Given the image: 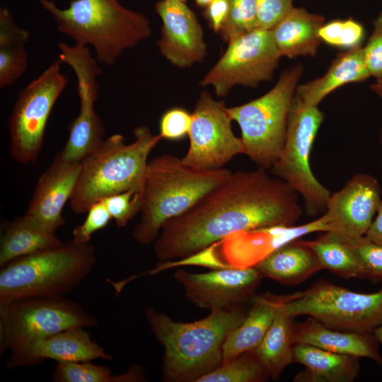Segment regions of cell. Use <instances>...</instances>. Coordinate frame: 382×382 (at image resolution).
<instances>
[{
	"label": "cell",
	"instance_id": "cell-44",
	"mask_svg": "<svg viewBox=\"0 0 382 382\" xmlns=\"http://www.w3.org/2000/svg\"><path fill=\"white\" fill-rule=\"evenodd\" d=\"M212 0H195L197 5L199 7L204 8Z\"/></svg>",
	"mask_w": 382,
	"mask_h": 382
},
{
	"label": "cell",
	"instance_id": "cell-15",
	"mask_svg": "<svg viewBox=\"0 0 382 382\" xmlns=\"http://www.w3.org/2000/svg\"><path fill=\"white\" fill-rule=\"evenodd\" d=\"M187 299L195 306L210 311L232 309L253 297L262 274L255 267L221 268L205 273L176 271Z\"/></svg>",
	"mask_w": 382,
	"mask_h": 382
},
{
	"label": "cell",
	"instance_id": "cell-24",
	"mask_svg": "<svg viewBox=\"0 0 382 382\" xmlns=\"http://www.w3.org/2000/svg\"><path fill=\"white\" fill-rule=\"evenodd\" d=\"M254 267L263 277L288 285L300 284L323 270L315 253L300 239L277 248Z\"/></svg>",
	"mask_w": 382,
	"mask_h": 382
},
{
	"label": "cell",
	"instance_id": "cell-17",
	"mask_svg": "<svg viewBox=\"0 0 382 382\" xmlns=\"http://www.w3.org/2000/svg\"><path fill=\"white\" fill-rule=\"evenodd\" d=\"M155 11L162 25L157 45L161 54L173 66L190 67L207 54L203 30L186 2L160 0Z\"/></svg>",
	"mask_w": 382,
	"mask_h": 382
},
{
	"label": "cell",
	"instance_id": "cell-30",
	"mask_svg": "<svg viewBox=\"0 0 382 382\" xmlns=\"http://www.w3.org/2000/svg\"><path fill=\"white\" fill-rule=\"evenodd\" d=\"M52 380L54 382H135L144 381L143 369L133 366L124 374L113 375L105 366L86 361H59L56 363Z\"/></svg>",
	"mask_w": 382,
	"mask_h": 382
},
{
	"label": "cell",
	"instance_id": "cell-28",
	"mask_svg": "<svg viewBox=\"0 0 382 382\" xmlns=\"http://www.w3.org/2000/svg\"><path fill=\"white\" fill-rule=\"evenodd\" d=\"M29 32L20 28L10 10L0 8V88L11 86L23 74L28 67L25 45Z\"/></svg>",
	"mask_w": 382,
	"mask_h": 382
},
{
	"label": "cell",
	"instance_id": "cell-22",
	"mask_svg": "<svg viewBox=\"0 0 382 382\" xmlns=\"http://www.w3.org/2000/svg\"><path fill=\"white\" fill-rule=\"evenodd\" d=\"M325 22L319 14L293 7L270 30L281 57H316L320 43L319 30Z\"/></svg>",
	"mask_w": 382,
	"mask_h": 382
},
{
	"label": "cell",
	"instance_id": "cell-5",
	"mask_svg": "<svg viewBox=\"0 0 382 382\" xmlns=\"http://www.w3.org/2000/svg\"><path fill=\"white\" fill-rule=\"evenodd\" d=\"M134 140L127 144L115 134L81 163L74 193L69 200L76 214L86 213L94 202L133 188H141L151 151L161 141L147 126L134 129Z\"/></svg>",
	"mask_w": 382,
	"mask_h": 382
},
{
	"label": "cell",
	"instance_id": "cell-13",
	"mask_svg": "<svg viewBox=\"0 0 382 382\" xmlns=\"http://www.w3.org/2000/svg\"><path fill=\"white\" fill-rule=\"evenodd\" d=\"M224 54L199 82L218 97L235 86L256 88L273 77L279 55L270 30L257 28L228 43Z\"/></svg>",
	"mask_w": 382,
	"mask_h": 382
},
{
	"label": "cell",
	"instance_id": "cell-32",
	"mask_svg": "<svg viewBox=\"0 0 382 382\" xmlns=\"http://www.w3.org/2000/svg\"><path fill=\"white\" fill-rule=\"evenodd\" d=\"M228 13L220 33L226 42L259 28L256 0H228Z\"/></svg>",
	"mask_w": 382,
	"mask_h": 382
},
{
	"label": "cell",
	"instance_id": "cell-7",
	"mask_svg": "<svg viewBox=\"0 0 382 382\" xmlns=\"http://www.w3.org/2000/svg\"><path fill=\"white\" fill-rule=\"evenodd\" d=\"M304 68L297 64L282 72L276 84L263 96L227 108L241 131L244 154L257 165L272 168L283 149L289 112Z\"/></svg>",
	"mask_w": 382,
	"mask_h": 382
},
{
	"label": "cell",
	"instance_id": "cell-39",
	"mask_svg": "<svg viewBox=\"0 0 382 382\" xmlns=\"http://www.w3.org/2000/svg\"><path fill=\"white\" fill-rule=\"evenodd\" d=\"M294 0H256L259 28L270 30L294 7Z\"/></svg>",
	"mask_w": 382,
	"mask_h": 382
},
{
	"label": "cell",
	"instance_id": "cell-4",
	"mask_svg": "<svg viewBox=\"0 0 382 382\" xmlns=\"http://www.w3.org/2000/svg\"><path fill=\"white\" fill-rule=\"evenodd\" d=\"M40 3L61 33L75 43L92 46L97 61L108 66L152 33L144 14L124 7L117 0H71L66 8L50 0Z\"/></svg>",
	"mask_w": 382,
	"mask_h": 382
},
{
	"label": "cell",
	"instance_id": "cell-20",
	"mask_svg": "<svg viewBox=\"0 0 382 382\" xmlns=\"http://www.w3.org/2000/svg\"><path fill=\"white\" fill-rule=\"evenodd\" d=\"M293 341L335 353L368 358L382 366L379 343L371 333L332 329L308 317L303 322L294 323Z\"/></svg>",
	"mask_w": 382,
	"mask_h": 382
},
{
	"label": "cell",
	"instance_id": "cell-37",
	"mask_svg": "<svg viewBox=\"0 0 382 382\" xmlns=\"http://www.w3.org/2000/svg\"><path fill=\"white\" fill-rule=\"evenodd\" d=\"M192 120V113L183 108L169 109L161 116L158 134L161 139H180L188 134Z\"/></svg>",
	"mask_w": 382,
	"mask_h": 382
},
{
	"label": "cell",
	"instance_id": "cell-6",
	"mask_svg": "<svg viewBox=\"0 0 382 382\" xmlns=\"http://www.w3.org/2000/svg\"><path fill=\"white\" fill-rule=\"evenodd\" d=\"M96 262L94 246L73 239L13 260L1 267L0 305L29 297H64L90 274Z\"/></svg>",
	"mask_w": 382,
	"mask_h": 382
},
{
	"label": "cell",
	"instance_id": "cell-29",
	"mask_svg": "<svg viewBox=\"0 0 382 382\" xmlns=\"http://www.w3.org/2000/svg\"><path fill=\"white\" fill-rule=\"evenodd\" d=\"M301 241L315 253L323 269L345 279H365L359 259L346 243L333 234L326 232L319 238Z\"/></svg>",
	"mask_w": 382,
	"mask_h": 382
},
{
	"label": "cell",
	"instance_id": "cell-27",
	"mask_svg": "<svg viewBox=\"0 0 382 382\" xmlns=\"http://www.w3.org/2000/svg\"><path fill=\"white\" fill-rule=\"evenodd\" d=\"M293 361L306 366L318 382H352L360 372L358 357L306 344L294 345Z\"/></svg>",
	"mask_w": 382,
	"mask_h": 382
},
{
	"label": "cell",
	"instance_id": "cell-8",
	"mask_svg": "<svg viewBox=\"0 0 382 382\" xmlns=\"http://www.w3.org/2000/svg\"><path fill=\"white\" fill-rule=\"evenodd\" d=\"M283 306L292 318L307 316L332 329L373 334L382 325V287L359 293L320 279Z\"/></svg>",
	"mask_w": 382,
	"mask_h": 382
},
{
	"label": "cell",
	"instance_id": "cell-26",
	"mask_svg": "<svg viewBox=\"0 0 382 382\" xmlns=\"http://www.w3.org/2000/svg\"><path fill=\"white\" fill-rule=\"evenodd\" d=\"M284 303L278 308L262 342L251 351L273 380H277L284 369L294 362V323L284 309Z\"/></svg>",
	"mask_w": 382,
	"mask_h": 382
},
{
	"label": "cell",
	"instance_id": "cell-11",
	"mask_svg": "<svg viewBox=\"0 0 382 382\" xmlns=\"http://www.w3.org/2000/svg\"><path fill=\"white\" fill-rule=\"evenodd\" d=\"M62 64L58 58L18 93L8 131L10 154L20 164L35 162L41 151L51 111L68 83Z\"/></svg>",
	"mask_w": 382,
	"mask_h": 382
},
{
	"label": "cell",
	"instance_id": "cell-43",
	"mask_svg": "<svg viewBox=\"0 0 382 382\" xmlns=\"http://www.w3.org/2000/svg\"><path fill=\"white\" fill-rule=\"evenodd\" d=\"M373 335L376 337L378 342L382 345V325L374 330Z\"/></svg>",
	"mask_w": 382,
	"mask_h": 382
},
{
	"label": "cell",
	"instance_id": "cell-31",
	"mask_svg": "<svg viewBox=\"0 0 382 382\" xmlns=\"http://www.w3.org/2000/svg\"><path fill=\"white\" fill-rule=\"evenodd\" d=\"M268 378L265 369L250 351L221 363L197 382H262Z\"/></svg>",
	"mask_w": 382,
	"mask_h": 382
},
{
	"label": "cell",
	"instance_id": "cell-45",
	"mask_svg": "<svg viewBox=\"0 0 382 382\" xmlns=\"http://www.w3.org/2000/svg\"><path fill=\"white\" fill-rule=\"evenodd\" d=\"M178 1H184V2L187 1V0H178Z\"/></svg>",
	"mask_w": 382,
	"mask_h": 382
},
{
	"label": "cell",
	"instance_id": "cell-23",
	"mask_svg": "<svg viewBox=\"0 0 382 382\" xmlns=\"http://www.w3.org/2000/svg\"><path fill=\"white\" fill-rule=\"evenodd\" d=\"M371 77L366 67L361 45L339 53L324 75L299 84L295 96L310 106H318L330 93L353 83L365 81Z\"/></svg>",
	"mask_w": 382,
	"mask_h": 382
},
{
	"label": "cell",
	"instance_id": "cell-10",
	"mask_svg": "<svg viewBox=\"0 0 382 382\" xmlns=\"http://www.w3.org/2000/svg\"><path fill=\"white\" fill-rule=\"evenodd\" d=\"M324 115L318 106H310L296 96L289 112L283 149L272 173L299 195L310 216L325 213L331 192L314 176L310 156Z\"/></svg>",
	"mask_w": 382,
	"mask_h": 382
},
{
	"label": "cell",
	"instance_id": "cell-40",
	"mask_svg": "<svg viewBox=\"0 0 382 382\" xmlns=\"http://www.w3.org/2000/svg\"><path fill=\"white\" fill-rule=\"evenodd\" d=\"M228 0H212L204 8L203 15L214 32L220 33L228 13Z\"/></svg>",
	"mask_w": 382,
	"mask_h": 382
},
{
	"label": "cell",
	"instance_id": "cell-21",
	"mask_svg": "<svg viewBox=\"0 0 382 382\" xmlns=\"http://www.w3.org/2000/svg\"><path fill=\"white\" fill-rule=\"evenodd\" d=\"M300 291L284 295L265 293L252 298V306L242 323L226 336L222 347V363L255 349L270 328L278 308L296 297Z\"/></svg>",
	"mask_w": 382,
	"mask_h": 382
},
{
	"label": "cell",
	"instance_id": "cell-3",
	"mask_svg": "<svg viewBox=\"0 0 382 382\" xmlns=\"http://www.w3.org/2000/svg\"><path fill=\"white\" fill-rule=\"evenodd\" d=\"M231 173L225 168L195 169L170 154L153 158L144 175L141 219L132 231L133 238L141 245L154 243L168 220L187 212Z\"/></svg>",
	"mask_w": 382,
	"mask_h": 382
},
{
	"label": "cell",
	"instance_id": "cell-1",
	"mask_svg": "<svg viewBox=\"0 0 382 382\" xmlns=\"http://www.w3.org/2000/svg\"><path fill=\"white\" fill-rule=\"evenodd\" d=\"M299 195L267 170L237 171L182 214L168 220L154 243L161 261L190 257L228 236L295 226Z\"/></svg>",
	"mask_w": 382,
	"mask_h": 382
},
{
	"label": "cell",
	"instance_id": "cell-38",
	"mask_svg": "<svg viewBox=\"0 0 382 382\" xmlns=\"http://www.w3.org/2000/svg\"><path fill=\"white\" fill-rule=\"evenodd\" d=\"M373 29L363 53L371 76L382 79V11L374 19Z\"/></svg>",
	"mask_w": 382,
	"mask_h": 382
},
{
	"label": "cell",
	"instance_id": "cell-14",
	"mask_svg": "<svg viewBox=\"0 0 382 382\" xmlns=\"http://www.w3.org/2000/svg\"><path fill=\"white\" fill-rule=\"evenodd\" d=\"M188 132L189 147L183 161L193 168L210 170L224 168L234 156L244 154L241 138L231 127L233 121L222 101L207 91L201 93Z\"/></svg>",
	"mask_w": 382,
	"mask_h": 382
},
{
	"label": "cell",
	"instance_id": "cell-25",
	"mask_svg": "<svg viewBox=\"0 0 382 382\" xmlns=\"http://www.w3.org/2000/svg\"><path fill=\"white\" fill-rule=\"evenodd\" d=\"M52 233L23 214L4 225L0 241V267L19 257L59 245Z\"/></svg>",
	"mask_w": 382,
	"mask_h": 382
},
{
	"label": "cell",
	"instance_id": "cell-19",
	"mask_svg": "<svg viewBox=\"0 0 382 382\" xmlns=\"http://www.w3.org/2000/svg\"><path fill=\"white\" fill-rule=\"evenodd\" d=\"M80 167L55 157L39 177L24 214L56 233L65 223L62 210L74 193Z\"/></svg>",
	"mask_w": 382,
	"mask_h": 382
},
{
	"label": "cell",
	"instance_id": "cell-42",
	"mask_svg": "<svg viewBox=\"0 0 382 382\" xmlns=\"http://www.w3.org/2000/svg\"><path fill=\"white\" fill-rule=\"evenodd\" d=\"M369 88L382 101V79H375V81L370 84ZM380 141L382 147V127L381 130ZM381 163L382 166V158Z\"/></svg>",
	"mask_w": 382,
	"mask_h": 382
},
{
	"label": "cell",
	"instance_id": "cell-18",
	"mask_svg": "<svg viewBox=\"0 0 382 382\" xmlns=\"http://www.w3.org/2000/svg\"><path fill=\"white\" fill-rule=\"evenodd\" d=\"M5 362L7 369L30 366L45 359L59 361H86L112 359V356L84 328H73L11 349Z\"/></svg>",
	"mask_w": 382,
	"mask_h": 382
},
{
	"label": "cell",
	"instance_id": "cell-41",
	"mask_svg": "<svg viewBox=\"0 0 382 382\" xmlns=\"http://www.w3.org/2000/svg\"><path fill=\"white\" fill-rule=\"evenodd\" d=\"M370 241L382 245V199L374 219L365 236Z\"/></svg>",
	"mask_w": 382,
	"mask_h": 382
},
{
	"label": "cell",
	"instance_id": "cell-16",
	"mask_svg": "<svg viewBox=\"0 0 382 382\" xmlns=\"http://www.w3.org/2000/svg\"><path fill=\"white\" fill-rule=\"evenodd\" d=\"M378 180L360 173L353 175L340 190L331 193L324 216L328 233L342 241L365 236L381 201Z\"/></svg>",
	"mask_w": 382,
	"mask_h": 382
},
{
	"label": "cell",
	"instance_id": "cell-34",
	"mask_svg": "<svg viewBox=\"0 0 382 382\" xmlns=\"http://www.w3.org/2000/svg\"><path fill=\"white\" fill-rule=\"evenodd\" d=\"M141 188H133L110 195L104 202L112 219L118 227L125 226L140 212Z\"/></svg>",
	"mask_w": 382,
	"mask_h": 382
},
{
	"label": "cell",
	"instance_id": "cell-9",
	"mask_svg": "<svg viewBox=\"0 0 382 382\" xmlns=\"http://www.w3.org/2000/svg\"><path fill=\"white\" fill-rule=\"evenodd\" d=\"M96 318L64 297H29L0 305V354L73 328H93Z\"/></svg>",
	"mask_w": 382,
	"mask_h": 382
},
{
	"label": "cell",
	"instance_id": "cell-33",
	"mask_svg": "<svg viewBox=\"0 0 382 382\" xmlns=\"http://www.w3.org/2000/svg\"><path fill=\"white\" fill-rule=\"evenodd\" d=\"M318 33L323 42L347 50L361 45L365 37V29L359 21L349 18L325 22Z\"/></svg>",
	"mask_w": 382,
	"mask_h": 382
},
{
	"label": "cell",
	"instance_id": "cell-35",
	"mask_svg": "<svg viewBox=\"0 0 382 382\" xmlns=\"http://www.w3.org/2000/svg\"><path fill=\"white\" fill-rule=\"evenodd\" d=\"M343 242L360 261L364 269L365 279L374 282H382V245L366 236Z\"/></svg>",
	"mask_w": 382,
	"mask_h": 382
},
{
	"label": "cell",
	"instance_id": "cell-12",
	"mask_svg": "<svg viewBox=\"0 0 382 382\" xmlns=\"http://www.w3.org/2000/svg\"><path fill=\"white\" fill-rule=\"evenodd\" d=\"M59 58L75 73L80 110L70 122L67 141L56 157L65 162L81 163L105 139V125L94 108L99 90L97 77L101 69L86 45L62 43Z\"/></svg>",
	"mask_w": 382,
	"mask_h": 382
},
{
	"label": "cell",
	"instance_id": "cell-2",
	"mask_svg": "<svg viewBox=\"0 0 382 382\" xmlns=\"http://www.w3.org/2000/svg\"><path fill=\"white\" fill-rule=\"evenodd\" d=\"M150 330L164 347L163 380L197 382L222 363L228 334L239 326L246 313L242 307L210 311L206 318L177 322L151 308H144Z\"/></svg>",
	"mask_w": 382,
	"mask_h": 382
},
{
	"label": "cell",
	"instance_id": "cell-36",
	"mask_svg": "<svg viewBox=\"0 0 382 382\" xmlns=\"http://www.w3.org/2000/svg\"><path fill=\"white\" fill-rule=\"evenodd\" d=\"M86 213L83 222L76 226L72 231V239L78 243H90L92 235L105 228L112 219L102 199L91 204Z\"/></svg>",
	"mask_w": 382,
	"mask_h": 382
}]
</instances>
